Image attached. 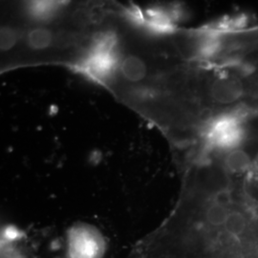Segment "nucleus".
Segmentation results:
<instances>
[{
    "instance_id": "1",
    "label": "nucleus",
    "mask_w": 258,
    "mask_h": 258,
    "mask_svg": "<svg viewBox=\"0 0 258 258\" xmlns=\"http://www.w3.org/2000/svg\"><path fill=\"white\" fill-rule=\"evenodd\" d=\"M131 258H258V172L231 171L217 157L194 159L175 209Z\"/></svg>"
},
{
    "instance_id": "2",
    "label": "nucleus",
    "mask_w": 258,
    "mask_h": 258,
    "mask_svg": "<svg viewBox=\"0 0 258 258\" xmlns=\"http://www.w3.org/2000/svg\"><path fill=\"white\" fill-rule=\"evenodd\" d=\"M117 43V38L112 34L99 35L78 61L76 68L95 82L103 83L109 81L120 67Z\"/></svg>"
},
{
    "instance_id": "3",
    "label": "nucleus",
    "mask_w": 258,
    "mask_h": 258,
    "mask_svg": "<svg viewBox=\"0 0 258 258\" xmlns=\"http://www.w3.org/2000/svg\"><path fill=\"white\" fill-rule=\"evenodd\" d=\"M104 240L92 226L79 225L68 233L67 258H102Z\"/></svg>"
},
{
    "instance_id": "4",
    "label": "nucleus",
    "mask_w": 258,
    "mask_h": 258,
    "mask_svg": "<svg viewBox=\"0 0 258 258\" xmlns=\"http://www.w3.org/2000/svg\"><path fill=\"white\" fill-rule=\"evenodd\" d=\"M119 72L129 83H140L148 75V66L138 55H128L120 59Z\"/></svg>"
},
{
    "instance_id": "5",
    "label": "nucleus",
    "mask_w": 258,
    "mask_h": 258,
    "mask_svg": "<svg viewBox=\"0 0 258 258\" xmlns=\"http://www.w3.org/2000/svg\"><path fill=\"white\" fill-rule=\"evenodd\" d=\"M64 2L56 1H35L29 3L27 12L32 19L37 20H48L55 17L57 12L63 6Z\"/></svg>"
},
{
    "instance_id": "6",
    "label": "nucleus",
    "mask_w": 258,
    "mask_h": 258,
    "mask_svg": "<svg viewBox=\"0 0 258 258\" xmlns=\"http://www.w3.org/2000/svg\"><path fill=\"white\" fill-rule=\"evenodd\" d=\"M54 40L53 33L47 28L38 27L32 29L28 33V46L34 50H44L52 45Z\"/></svg>"
},
{
    "instance_id": "7",
    "label": "nucleus",
    "mask_w": 258,
    "mask_h": 258,
    "mask_svg": "<svg viewBox=\"0 0 258 258\" xmlns=\"http://www.w3.org/2000/svg\"><path fill=\"white\" fill-rule=\"evenodd\" d=\"M17 42V35L13 30L3 29L1 33V49L7 51L14 46Z\"/></svg>"
}]
</instances>
